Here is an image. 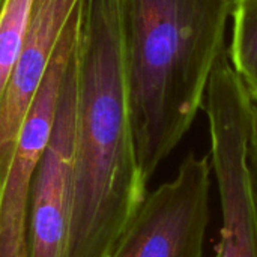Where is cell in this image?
Returning a JSON list of instances; mask_svg holds the SVG:
<instances>
[{
	"instance_id": "cell-1",
	"label": "cell",
	"mask_w": 257,
	"mask_h": 257,
	"mask_svg": "<svg viewBox=\"0 0 257 257\" xmlns=\"http://www.w3.org/2000/svg\"><path fill=\"white\" fill-rule=\"evenodd\" d=\"M148 194L130 116L117 0H83L65 257H108Z\"/></svg>"
},
{
	"instance_id": "cell-2",
	"label": "cell",
	"mask_w": 257,
	"mask_h": 257,
	"mask_svg": "<svg viewBox=\"0 0 257 257\" xmlns=\"http://www.w3.org/2000/svg\"><path fill=\"white\" fill-rule=\"evenodd\" d=\"M139 169L146 185L203 108L233 0H117Z\"/></svg>"
},
{
	"instance_id": "cell-3",
	"label": "cell",
	"mask_w": 257,
	"mask_h": 257,
	"mask_svg": "<svg viewBox=\"0 0 257 257\" xmlns=\"http://www.w3.org/2000/svg\"><path fill=\"white\" fill-rule=\"evenodd\" d=\"M203 110L209 122V158L223 221L217 257H257V209L248 169L253 98L227 51L214 66Z\"/></svg>"
},
{
	"instance_id": "cell-4",
	"label": "cell",
	"mask_w": 257,
	"mask_h": 257,
	"mask_svg": "<svg viewBox=\"0 0 257 257\" xmlns=\"http://www.w3.org/2000/svg\"><path fill=\"white\" fill-rule=\"evenodd\" d=\"M211 158L190 152L173 179L148 193L108 257H205Z\"/></svg>"
},
{
	"instance_id": "cell-5",
	"label": "cell",
	"mask_w": 257,
	"mask_h": 257,
	"mask_svg": "<svg viewBox=\"0 0 257 257\" xmlns=\"http://www.w3.org/2000/svg\"><path fill=\"white\" fill-rule=\"evenodd\" d=\"M77 87L78 39L63 78L53 133L32 184L27 223L29 257H65L71 218Z\"/></svg>"
},
{
	"instance_id": "cell-6",
	"label": "cell",
	"mask_w": 257,
	"mask_h": 257,
	"mask_svg": "<svg viewBox=\"0 0 257 257\" xmlns=\"http://www.w3.org/2000/svg\"><path fill=\"white\" fill-rule=\"evenodd\" d=\"M72 47L59 42L20 130L0 190V257H29L27 223L33 178L50 142Z\"/></svg>"
},
{
	"instance_id": "cell-7",
	"label": "cell",
	"mask_w": 257,
	"mask_h": 257,
	"mask_svg": "<svg viewBox=\"0 0 257 257\" xmlns=\"http://www.w3.org/2000/svg\"><path fill=\"white\" fill-rule=\"evenodd\" d=\"M80 0H33L23 48L0 102V190L20 130L51 62L60 35Z\"/></svg>"
},
{
	"instance_id": "cell-8",
	"label": "cell",
	"mask_w": 257,
	"mask_h": 257,
	"mask_svg": "<svg viewBox=\"0 0 257 257\" xmlns=\"http://www.w3.org/2000/svg\"><path fill=\"white\" fill-rule=\"evenodd\" d=\"M229 60L257 102V0H233Z\"/></svg>"
},
{
	"instance_id": "cell-9",
	"label": "cell",
	"mask_w": 257,
	"mask_h": 257,
	"mask_svg": "<svg viewBox=\"0 0 257 257\" xmlns=\"http://www.w3.org/2000/svg\"><path fill=\"white\" fill-rule=\"evenodd\" d=\"M33 0H6L0 14V102L18 62Z\"/></svg>"
},
{
	"instance_id": "cell-10",
	"label": "cell",
	"mask_w": 257,
	"mask_h": 257,
	"mask_svg": "<svg viewBox=\"0 0 257 257\" xmlns=\"http://www.w3.org/2000/svg\"><path fill=\"white\" fill-rule=\"evenodd\" d=\"M248 169L253 185L254 203L257 209V102L253 101L251 122H250V136H248Z\"/></svg>"
},
{
	"instance_id": "cell-11",
	"label": "cell",
	"mask_w": 257,
	"mask_h": 257,
	"mask_svg": "<svg viewBox=\"0 0 257 257\" xmlns=\"http://www.w3.org/2000/svg\"><path fill=\"white\" fill-rule=\"evenodd\" d=\"M5 3H6V0H0V14H2V11L5 8Z\"/></svg>"
},
{
	"instance_id": "cell-12",
	"label": "cell",
	"mask_w": 257,
	"mask_h": 257,
	"mask_svg": "<svg viewBox=\"0 0 257 257\" xmlns=\"http://www.w3.org/2000/svg\"><path fill=\"white\" fill-rule=\"evenodd\" d=\"M215 257H217V256H215Z\"/></svg>"
}]
</instances>
